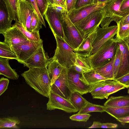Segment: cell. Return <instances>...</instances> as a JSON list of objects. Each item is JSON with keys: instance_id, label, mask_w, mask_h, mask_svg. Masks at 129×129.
Instances as JSON below:
<instances>
[{"instance_id": "4dcf8cb0", "label": "cell", "mask_w": 129, "mask_h": 129, "mask_svg": "<svg viewBox=\"0 0 129 129\" xmlns=\"http://www.w3.org/2000/svg\"><path fill=\"white\" fill-rule=\"evenodd\" d=\"M0 57L17 59L16 55L11 47L4 41L0 42Z\"/></svg>"}, {"instance_id": "bcb514c9", "label": "cell", "mask_w": 129, "mask_h": 129, "mask_svg": "<svg viewBox=\"0 0 129 129\" xmlns=\"http://www.w3.org/2000/svg\"><path fill=\"white\" fill-rule=\"evenodd\" d=\"M56 11L60 14H62L66 11L65 6H62L57 5H51Z\"/></svg>"}, {"instance_id": "d6986e66", "label": "cell", "mask_w": 129, "mask_h": 129, "mask_svg": "<svg viewBox=\"0 0 129 129\" xmlns=\"http://www.w3.org/2000/svg\"><path fill=\"white\" fill-rule=\"evenodd\" d=\"M97 29L84 38L78 47L74 50L75 53L86 56H89L91 55V53L92 48V44L95 37Z\"/></svg>"}, {"instance_id": "f907efd6", "label": "cell", "mask_w": 129, "mask_h": 129, "mask_svg": "<svg viewBox=\"0 0 129 129\" xmlns=\"http://www.w3.org/2000/svg\"><path fill=\"white\" fill-rule=\"evenodd\" d=\"M101 123L99 121H94L92 125L88 127V128H100Z\"/></svg>"}, {"instance_id": "b9f144b4", "label": "cell", "mask_w": 129, "mask_h": 129, "mask_svg": "<svg viewBox=\"0 0 129 129\" xmlns=\"http://www.w3.org/2000/svg\"><path fill=\"white\" fill-rule=\"evenodd\" d=\"M77 0H66L65 6L68 14L75 9Z\"/></svg>"}, {"instance_id": "ee69618b", "label": "cell", "mask_w": 129, "mask_h": 129, "mask_svg": "<svg viewBox=\"0 0 129 129\" xmlns=\"http://www.w3.org/2000/svg\"><path fill=\"white\" fill-rule=\"evenodd\" d=\"M121 11L126 13H129V0H123L121 5Z\"/></svg>"}, {"instance_id": "d4e9b609", "label": "cell", "mask_w": 129, "mask_h": 129, "mask_svg": "<svg viewBox=\"0 0 129 129\" xmlns=\"http://www.w3.org/2000/svg\"><path fill=\"white\" fill-rule=\"evenodd\" d=\"M115 57L104 66L94 70L103 77L109 79L114 80L113 66Z\"/></svg>"}, {"instance_id": "484cf974", "label": "cell", "mask_w": 129, "mask_h": 129, "mask_svg": "<svg viewBox=\"0 0 129 129\" xmlns=\"http://www.w3.org/2000/svg\"><path fill=\"white\" fill-rule=\"evenodd\" d=\"M105 112L116 119L129 116V106L121 107H106Z\"/></svg>"}, {"instance_id": "d590c367", "label": "cell", "mask_w": 129, "mask_h": 129, "mask_svg": "<svg viewBox=\"0 0 129 129\" xmlns=\"http://www.w3.org/2000/svg\"><path fill=\"white\" fill-rule=\"evenodd\" d=\"M121 52L119 46L118 44V47L117 49L113 63V70L114 80L117 75L120 67L121 63Z\"/></svg>"}, {"instance_id": "44dd1931", "label": "cell", "mask_w": 129, "mask_h": 129, "mask_svg": "<svg viewBox=\"0 0 129 129\" xmlns=\"http://www.w3.org/2000/svg\"><path fill=\"white\" fill-rule=\"evenodd\" d=\"M9 58L0 57V75H3L9 79L17 80L19 75L15 70L11 68L9 64Z\"/></svg>"}, {"instance_id": "9c48e42d", "label": "cell", "mask_w": 129, "mask_h": 129, "mask_svg": "<svg viewBox=\"0 0 129 129\" xmlns=\"http://www.w3.org/2000/svg\"><path fill=\"white\" fill-rule=\"evenodd\" d=\"M48 98V101L46 104L47 110L51 111L58 109L68 113H75L78 111L70 101L53 92L51 90L50 92Z\"/></svg>"}, {"instance_id": "5bb4252c", "label": "cell", "mask_w": 129, "mask_h": 129, "mask_svg": "<svg viewBox=\"0 0 129 129\" xmlns=\"http://www.w3.org/2000/svg\"><path fill=\"white\" fill-rule=\"evenodd\" d=\"M105 3H94L78 9H75L68 14L69 17L75 24L92 12L102 9Z\"/></svg>"}, {"instance_id": "7a4b0ae2", "label": "cell", "mask_w": 129, "mask_h": 129, "mask_svg": "<svg viewBox=\"0 0 129 129\" xmlns=\"http://www.w3.org/2000/svg\"><path fill=\"white\" fill-rule=\"evenodd\" d=\"M117 41L116 38L109 39L91 55V62L94 69L104 66L115 57L118 47Z\"/></svg>"}, {"instance_id": "1f68e13d", "label": "cell", "mask_w": 129, "mask_h": 129, "mask_svg": "<svg viewBox=\"0 0 129 129\" xmlns=\"http://www.w3.org/2000/svg\"><path fill=\"white\" fill-rule=\"evenodd\" d=\"M14 25L21 31L28 40L37 41H39L41 39L39 32L33 31L30 32L26 30L18 22H15Z\"/></svg>"}, {"instance_id": "d6a6232c", "label": "cell", "mask_w": 129, "mask_h": 129, "mask_svg": "<svg viewBox=\"0 0 129 129\" xmlns=\"http://www.w3.org/2000/svg\"><path fill=\"white\" fill-rule=\"evenodd\" d=\"M106 107L104 106L93 104L89 102L87 105L78 113H87L89 112H105Z\"/></svg>"}, {"instance_id": "6da1fadb", "label": "cell", "mask_w": 129, "mask_h": 129, "mask_svg": "<svg viewBox=\"0 0 129 129\" xmlns=\"http://www.w3.org/2000/svg\"><path fill=\"white\" fill-rule=\"evenodd\" d=\"M21 75L25 79L26 84L36 92L49 98L51 85L46 67L30 68Z\"/></svg>"}, {"instance_id": "5b68a950", "label": "cell", "mask_w": 129, "mask_h": 129, "mask_svg": "<svg viewBox=\"0 0 129 129\" xmlns=\"http://www.w3.org/2000/svg\"><path fill=\"white\" fill-rule=\"evenodd\" d=\"M104 15L103 8L92 12L74 24L83 39L99 27Z\"/></svg>"}, {"instance_id": "603a6c76", "label": "cell", "mask_w": 129, "mask_h": 129, "mask_svg": "<svg viewBox=\"0 0 129 129\" xmlns=\"http://www.w3.org/2000/svg\"><path fill=\"white\" fill-rule=\"evenodd\" d=\"M5 4L8 14L9 20L19 23L18 11L19 0H2Z\"/></svg>"}, {"instance_id": "60d3db41", "label": "cell", "mask_w": 129, "mask_h": 129, "mask_svg": "<svg viewBox=\"0 0 129 129\" xmlns=\"http://www.w3.org/2000/svg\"><path fill=\"white\" fill-rule=\"evenodd\" d=\"M114 80L124 85L125 88H129V73Z\"/></svg>"}, {"instance_id": "2e32d148", "label": "cell", "mask_w": 129, "mask_h": 129, "mask_svg": "<svg viewBox=\"0 0 129 129\" xmlns=\"http://www.w3.org/2000/svg\"><path fill=\"white\" fill-rule=\"evenodd\" d=\"M117 39V43L121 52V60L120 67L114 80L129 73V48L125 40Z\"/></svg>"}, {"instance_id": "277c9868", "label": "cell", "mask_w": 129, "mask_h": 129, "mask_svg": "<svg viewBox=\"0 0 129 129\" xmlns=\"http://www.w3.org/2000/svg\"><path fill=\"white\" fill-rule=\"evenodd\" d=\"M64 35V40L75 49L78 48L83 40L79 30L70 19L66 11L60 16Z\"/></svg>"}, {"instance_id": "f35d334b", "label": "cell", "mask_w": 129, "mask_h": 129, "mask_svg": "<svg viewBox=\"0 0 129 129\" xmlns=\"http://www.w3.org/2000/svg\"><path fill=\"white\" fill-rule=\"evenodd\" d=\"M9 83L8 79L2 77L0 79V95H2L8 89Z\"/></svg>"}, {"instance_id": "9a60e30c", "label": "cell", "mask_w": 129, "mask_h": 129, "mask_svg": "<svg viewBox=\"0 0 129 129\" xmlns=\"http://www.w3.org/2000/svg\"><path fill=\"white\" fill-rule=\"evenodd\" d=\"M49 59L42 44L29 58L21 63L29 68H44L46 67Z\"/></svg>"}, {"instance_id": "7dc6e473", "label": "cell", "mask_w": 129, "mask_h": 129, "mask_svg": "<svg viewBox=\"0 0 129 129\" xmlns=\"http://www.w3.org/2000/svg\"><path fill=\"white\" fill-rule=\"evenodd\" d=\"M116 120L122 124L124 125L125 123H129V116L117 119Z\"/></svg>"}, {"instance_id": "681fc988", "label": "cell", "mask_w": 129, "mask_h": 129, "mask_svg": "<svg viewBox=\"0 0 129 129\" xmlns=\"http://www.w3.org/2000/svg\"><path fill=\"white\" fill-rule=\"evenodd\" d=\"M122 24H129V13L119 22Z\"/></svg>"}, {"instance_id": "8992f818", "label": "cell", "mask_w": 129, "mask_h": 129, "mask_svg": "<svg viewBox=\"0 0 129 129\" xmlns=\"http://www.w3.org/2000/svg\"><path fill=\"white\" fill-rule=\"evenodd\" d=\"M123 0H113L105 3L103 7L105 15L100 24L102 27L109 26L113 21L116 23L120 21L129 13L120 10V7Z\"/></svg>"}, {"instance_id": "cb8c5ba5", "label": "cell", "mask_w": 129, "mask_h": 129, "mask_svg": "<svg viewBox=\"0 0 129 129\" xmlns=\"http://www.w3.org/2000/svg\"><path fill=\"white\" fill-rule=\"evenodd\" d=\"M105 107H121L129 106V95L111 96L104 103Z\"/></svg>"}, {"instance_id": "ba28073f", "label": "cell", "mask_w": 129, "mask_h": 129, "mask_svg": "<svg viewBox=\"0 0 129 129\" xmlns=\"http://www.w3.org/2000/svg\"><path fill=\"white\" fill-rule=\"evenodd\" d=\"M41 39L35 41L28 40L19 44L10 46L17 57V60L21 63L29 58L43 44Z\"/></svg>"}, {"instance_id": "4316f807", "label": "cell", "mask_w": 129, "mask_h": 129, "mask_svg": "<svg viewBox=\"0 0 129 129\" xmlns=\"http://www.w3.org/2000/svg\"><path fill=\"white\" fill-rule=\"evenodd\" d=\"M77 55L74 65L81 68L85 72L93 69L91 62L90 58L91 55L89 56Z\"/></svg>"}, {"instance_id": "52a82bcc", "label": "cell", "mask_w": 129, "mask_h": 129, "mask_svg": "<svg viewBox=\"0 0 129 129\" xmlns=\"http://www.w3.org/2000/svg\"><path fill=\"white\" fill-rule=\"evenodd\" d=\"M67 78L69 86L72 92H76L82 95L89 93L94 84L88 85L86 83L83 74L73 69H67Z\"/></svg>"}, {"instance_id": "e575fe53", "label": "cell", "mask_w": 129, "mask_h": 129, "mask_svg": "<svg viewBox=\"0 0 129 129\" xmlns=\"http://www.w3.org/2000/svg\"><path fill=\"white\" fill-rule=\"evenodd\" d=\"M43 24L35 11L33 12L32 17L31 26L32 32H39L42 28Z\"/></svg>"}, {"instance_id": "3957f363", "label": "cell", "mask_w": 129, "mask_h": 129, "mask_svg": "<svg viewBox=\"0 0 129 129\" xmlns=\"http://www.w3.org/2000/svg\"><path fill=\"white\" fill-rule=\"evenodd\" d=\"M56 42V48L53 58L63 67L67 69L74 65L77 54L75 49L69 44L64 39L54 35Z\"/></svg>"}, {"instance_id": "e0dca14e", "label": "cell", "mask_w": 129, "mask_h": 129, "mask_svg": "<svg viewBox=\"0 0 129 129\" xmlns=\"http://www.w3.org/2000/svg\"><path fill=\"white\" fill-rule=\"evenodd\" d=\"M125 88L124 85L114 80L108 79L102 89L92 96L93 99H107L111 94Z\"/></svg>"}, {"instance_id": "7402d4cb", "label": "cell", "mask_w": 129, "mask_h": 129, "mask_svg": "<svg viewBox=\"0 0 129 129\" xmlns=\"http://www.w3.org/2000/svg\"><path fill=\"white\" fill-rule=\"evenodd\" d=\"M12 21L9 18L8 12L5 3L0 0V33L3 34L13 25Z\"/></svg>"}, {"instance_id": "ab89813d", "label": "cell", "mask_w": 129, "mask_h": 129, "mask_svg": "<svg viewBox=\"0 0 129 129\" xmlns=\"http://www.w3.org/2000/svg\"><path fill=\"white\" fill-rule=\"evenodd\" d=\"M25 0L28 2L33 7L42 22L43 25L46 27V24L42 16L39 11L36 0Z\"/></svg>"}, {"instance_id": "c3c4849f", "label": "cell", "mask_w": 129, "mask_h": 129, "mask_svg": "<svg viewBox=\"0 0 129 129\" xmlns=\"http://www.w3.org/2000/svg\"><path fill=\"white\" fill-rule=\"evenodd\" d=\"M70 68L73 69L76 72L80 73L83 74L85 73L81 68L75 65H74Z\"/></svg>"}, {"instance_id": "f546056e", "label": "cell", "mask_w": 129, "mask_h": 129, "mask_svg": "<svg viewBox=\"0 0 129 129\" xmlns=\"http://www.w3.org/2000/svg\"><path fill=\"white\" fill-rule=\"evenodd\" d=\"M20 121L16 117H8L0 118V129H19L17 125Z\"/></svg>"}, {"instance_id": "ffe728a7", "label": "cell", "mask_w": 129, "mask_h": 129, "mask_svg": "<svg viewBox=\"0 0 129 129\" xmlns=\"http://www.w3.org/2000/svg\"><path fill=\"white\" fill-rule=\"evenodd\" d=\"M63 67L52 57L49 58L46 68L50 80L51 86L58 77Z\"/></svg>"}, {"instance_id": "f5cc1de1", "label": "cell", "mask_w": 129, "mask_h": 129, "mask_svg": "<svg viewBox=\"0 0 129 129\" xmlns=\"http://www.w3.org/2000/svg\"><path fill=\"white\" fill-rule=\"evenodd\" d=\"M113 0H94V3H106Z\"/></svg>"}, {"instance_id": "7c38bea8", "label": "cell", "mask_w": 129, "mask_h": 129, "mask_svg": "<svg viewBox=\"0 0 129 129\" xmlns=\"http://www.w3.org/2000/svg\"><path fill=\"white\" fill-rule=\"evenodd\" d=\"M62 14L57 12L51 5H49L44 16L54 35H56L64 39V34L60 19V16Z\"/></svg>"}, {"instance_id": "836d02e7", "label": "cell", "mask_w": 129, "mask_h": 129, "mask_svg": "<svg viewBox=\"0 0 129 129\" xmlns=\"http://www.w3.org/2000/svg\"><path fill=\"white\" fill-rule=\"evenodd\" d=\"M118 30L116 38L118 39L123 40L129 36V24H122L119 22L116 23Z\"/></svg>"}, {"instance_id": "ac0fdd59", "label": "cell", "mask_w": 129, "mask_h": 129, "mask_svg": "<svg viewBox=\"0 0 129 129\" xmlns=\"http://www.w3.org/2000/svg\"><path fill=\"white\" fill-rule=\"evenodd\" d=\"M2 34L5 38L4 42L10 46L28 40L21 31L14 24Z\"/></svg>"}, {"instance_id": "f6af8a7d", "label": "cell", "mask_w": 129, "mask_h": 129, "mask_svg": "<svg viewBox=\"0 0 129 129\" xmlns=\"http://www.w3.org/2000/svg\"><path fill=\"white\" fill-rule=\"evenodd\" d=\"M118 126V125L116 123H101L100 128H116Z\"/></svg>"}, {"instance_id": "30bf717a", "label": "cell", "mask_w": 129, "mask_h": 129, "mask_svg": "<svg viewBox=\"0 0 129 129\" xmlns=\"http://www.w3.org/2000/svg\"><path fill=\"white\" fill-rule=\"evenodd\" d=\"M117 25L97 28L95 37L93 41L91 54H94L100 47L109 39L114 38L117 34Z\"/></svg>"}, {"instance_id": "8fae6325", "label": "cell", "mask_w": 129, "mask_h": 129, "mask_svg": "<svg viewBox=\"0 0 129 129\" xmlns=\"http://www.w3.org/2000/svg\"><path fill=\"white\" fill-rule=\"evenodd\" d=\"M51 90L70 101L73 93L69 86L67 78V69L63 67L60 75L51 86Z\"/></svg>"}, {"instance_id": "f1b7e54d", "label": "cell", "mask_w": 129, "mask_h": 129, "mask_svg": "<svg viewBox=\"0 0 129 129\" xmlns=\"http://www.w3.org/2000/svg\"><path fill=\"white\" fill-rule=\"evenodd\" d=\"M70 101L78 111L85 107L89 102L81 94L76 92L72 93Z\"/></svg>"}, {"instance_id": "8d00e7d4", "label": "cell", "mask_w": 129, "mask_h": 129, "mask_svg": "<svg viewBox=\"0 0 129 129\" xmlns=\"http://www.w3.org/2000/svg\"><path fill=\"white\" fill-rule=\"evenodd\" d=\"M39 11L43 18L44 14L49 5L48 0H36Z\"/></svg>"}, {"instance_id": "db71d44e", "label": "cell", "mask_w": 129, "mask_h": 129, "mask_svg": "<svg viewBox=\"0 0 129 129\" xmlns=\"http://www.w3.org/2000/svg\"><path fill=\"white\" fill-rule=\"evenodd\" d=\"M49 5H56L55 0H48Z\"/></svg>"}, {"instance_id": "816d5d0a", "label": "cell", "mask_w": 129, "mask_h": 129, "mask_svg": "<svg viewBox=\"0 0 129 129\" xmlns=\"http://www.w3.org/2000/svg\"><path fill=\"white\" fill-rule=\"evenodd\" d=\"M56 5L61 6H65L66 0H55Z\"/></svg>"}, {"instance_id": "9f6ffc18", "label": "cell", "mask_w": 129, "mask_h": 129, "mask_svg": "<svg viewBox=\"0 0 129 129\" xmlns=\"http://www.w3.org/2000/svg\"><path fill=\"white\" fill-rule=\"evenodd\" d=\"M127 92L129 94V89H128V90Z\"/></svg>"}, {"instance_id": "7bdbcfd3", "label": "cell", "mask_w": 129, "mask_h": 129, "mask_svg": "<svg viewBox=\"0 0 129 129\" xmlns=\"http://www.w3.org/2000/svg\"><path fill=\"white\" fill-rule=\"evenodd\" d=\"M94 0H77L75 9H78L82 7L94 3Z\"/></svg>"}, {"instance_id": "680465c9", "label": "cell", "mask_w": 129, "mask_h": 129, "mask_svg": "<svg viewBox=\"0 0 129 129\" xmlns=\"http://www.w3.org/2000/svg\"></svg>"}, {"instance_id": "11a10c76", "label": "cell", "mask_w": 129, "mask_h": 129, "mask_svg": "<svg viewBox=\"0 0 129 129\" xmlns=\"http://www.w3.org/2000/svg\"><path fill=\"white\" fill-rule=\"evenodd\" d=\"M123 40H124L126 42L127 46L129 48V40L128 39L126 38L124 39Z\"/></svg>"}, {"instance_id": "83f0119b", "label": "cell", "mask_w": 129, "mask_h": 129, "mask_svg": "<svg viewBox=\"0 0 129 129\" xmlns=\"http://www.w3.org/2000/svg\"><path fill=\"white\" fill-rule=\"evenodd\" d=\"M83 75L86 83L93 85L101 81L109 79L97 73L94 69L83 73Z\"/></svg>"}, {"instance_id": "74e56055", "label": "cell", "mask_w": 129, "mask_h": 129, "mask_svg": "<svg viewBox=\"0 0 129 129\" xmlns=\"http://www.w3.org/2000/svg\"><path fill=\"white\" fill-rule=\"evenodd\" d=\"M90 114L87 113L80 114L78 113L70 117V118L72 120L86 122L91 116Z\"/></svg>"}, {"instance_id": "6f0895ef", "label": "cell", "mask_w": 129, "mask_h": 129, "mask_svg": "<svg viewBox=\"0 0 129 129\" xmlns=\"http://www.w3.org/2000/svg\"><path fill=\"white\" fill-rule=\"evenodd\" d=\"M126 38H127L129 40V36H128V37H127Z\"/></svg>"}, {"instance_id": "4fadbf2b", "label": "cell", "mask_w": 129, "mask_h": 129, "mask_svg": "<svg viewBox=\"0 0 129 129\" xmlns=\"http://www.w3.org/2000/svg\"><path fill=\"white\" fill-rule=\"evenodd\" d=\"M35 10L32 6L25 0H19L18 11L19 23L26 30L32 32L31 22L33 12Z\"/></svg>"}]
</instances>
